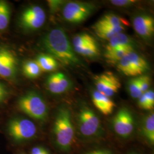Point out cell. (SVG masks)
Returning <instances> with one entry per match:
<instances>
[{
  "label": "cell",
  "mask_w": 154,
  "mask_h": 154,
  "mask_svg": "<svg viewBox=\"0 0 154 154\" xmlns=\"http://www.w3.org/2000/svg\"><path fill=\"white\" fill-rule=\"evenodd\" d=\"M46 86L50 93L55 94L65 93L72 88L71 81L62 72L52 74L48 78Z\"/></svg>",
  "instance_id": "cell-11"
},
{
  "label": "cell",
  "mask_w": 154,
  "mask_h": 154,
  "mask_svg": "<svg viewBox=\"0 0 154 154\" xmlns=\"http://www.w3.org/2000/svg\"><path fill=\"white\" fill-rule=\"evenodd\" d=\"M135 0H112L111 4L117 6H128L135 3Z\"/></svg>",
  "instance_id": "cell-29"
},
{
  "label": "cell",
  "mask_w": 154,
  "mask_h": 154,
  "mask_svg": "<svg viewBox=\"0 0 154 154\" xmlns=\"http://www.w3.org/2000/svg\"><path fill=\"white\" fill-rule=\"evenodd\" d=\"M117 68L126 76L135 77L147 71L149 65L145 59L133 50L117 63Z\"/></svg>",
  "instance_id": "cell-6"
},
{
  "label": "cell",
  "mask_w": 154,
  "mask_h": 154,
  "mask_svg": "<svg viewBox=\"0 0 154 154\" xmlns=\"http://www.w3.org/2000/svg\"><path fill=\"white\" fill-rule=\"evenodd\" d=\"M86 154H112V153L109 150L99 149V150H95V151L90 152Z\"/></svg>",
  "instance_id": "cell-33"
},
{
  "label": "cell",
  "mask_w": 154,
  "mask_h": 154,
  "mask_svg": "<svg viewBox=\"0 0 154 154\" xmlns=\"http://www.w3.org/2000/svg\"><path fill=\"white\" fill-rule=\"evenodd\" d=\"M92 100L95 107L106 116L111 114L116 106L114 102L109 97L97 90L92 93Z\"/></svg>",
  "instance_id": "cell-13"
},
{
  "label": "cell",
  "mask_w": 154,
  "mask_h": 154,
  "mask_svg": "<svg viewBox=\"0 0 154 154\" xmlns=\"http://www.w3.org/2000/svg\"><path fill=\"white\" fill-rule=\"evenodd\" d=\"M138 78L140 90L142 93H144L149 90V87L150 85V78L147 75H142L138 77Z\"/></svg>",
  "instance_id": "cell-28"
},
{
  "label": "cell",
  "mask_w": 154,
  "mask_h": 154,
  "mask_svg": "<svg viewBox=\"0 0 154 154\" xmlns=\"http://www.w3.org/2000/svg\"><path fill=\"white\" fill-rule=\"evenodd\" d=\"M134 50L133 46H125L106 51L105 57L111 63H118L125 55Z\"/></svg>",
  "instance_id": "cell-18"
},
{
  "label": "cell",
  "mask_w": 154,
  "mask_h": 154,
  "mask_svg": "<svg viewBox=\"0 0 154 154\" xmlns=\"http://www.w3.org/2000/svg\"><path fill=\"white\" fill-rule=\"evenodd\" d=\"M46 20L44 9L37 5L31 6L22 13L20 22L22 27L28 30H37L42 27Z\"/></svg>",
  "instance_id": "cell-9"
},
{
  "label": "cell",
  "mask_w": 154,
  "mask_h": 154,
  "mask_svg": "<svg viewBox=\"0 0 154 154\" xmlns=\"http://www.w3.org/2000/svg\"><path fill=\"white\" fill-rule=\"evenodd\" d=\"M35 62L41 71L51 72L58 67V63L54 57L48 54H41L37 58Z\"/></svg>",
  "instance_id": "cell-17"
},
{
  "label": "cell",
  "mask_w": 154,
  "mask_h": 154,
  "mask_svg": "<svg viewBox=\"0 0 154 154\" xmlns=\"http://www.w3.org/2000/svg\"><path fill=\"white\" fill-rule=\"evenodd\" d=\"M8 95V92L5 88L0 83V102L5 99Z\"/></svg>",
  "instance_id": "cell-31"
},
{
  "label": "cell",
  "mask_w": 154,
  "mask_h": 154,
  "mask_svg": "<svg viewBox=\"0 0 154 154\" xmlns=\"http://www.w3.org/2000/svg\"><path fill=\"white\" fill-rule=\"evenodd\" d=\"M128 25L129 23L124 18L110 13L102 17L94 25L97 26L107 27H125Z\"/></svg>",
  "instance_id": "cell-14"
},
{
  "label": "cell",
  "mask_w": 154,
  "mask_h": 154,
  "mask_svg": "<svg viewBox=\"0 0 154 154\" xmlns=\"http://www.w3.org/2000/svg\"><path fill=\"white\" fill-rule=\"evenodd\" d=\"M142 131L144 137L153 145L154 143V114L153 112L149 113L144 118Z\"/></svg>",
  "instance_id": "cell-16"
},
{
  "label": "cell",
  "mask_w": 154,
  "mask_h": 154,
  "mask_svg": "<svg viewBox=\"0 0 154 154\" xmlns=\"http://www.w3.org/2000/svg\"><path fill=\"white\" fill-rule=\"evenodd\" d=\"M94 30L96 34L100 38L109 40L111 37L116 34L121 33L125 27H107V26H97L94 25Z\"/></svg>",
  "instance_id": "cell-19"
},
{
  "label": "cell",
  "mask_w": 154,
  "mask_h": 154,
  "mask_svg": "<svg viewBox=\"0 0 154 154\" xmlns=\"http://www.w3.org/2000/svg\"><path fill=\"white\" fill-rule=\"evenodd\" d=\"M97 91L111 97L116 93L121 88L119 79L111 72H106L95 78Z\"/></svg>",
  "instance_id": "cell-10"
},
{
  "label": "cell",
  "mask_w": 154,
  "mask_h": 154,
  "mask_svg": "<svg viewBox=\"0 0 154 154\" xmlns=\"http://www.w3.org/2000/svg\"><path fill=\"white\" fill-rule=\"evenodd\" d=\"M139 105L143 109L151 110L154 109V93L153 90H148L139 98Z\"/></svg>",
  "instance_id": "cell-23"
},
{
  "label": "cell",
  "mask_w": 154,
  "mask_h": 154,
  "mask_svg": "<svg viewBox=\"0 0 154 154\" xmlns=\"http://www.w3.org/2000/svg\"><path fill=\"white\" fill-rule=\"evenodd\" d=\"M20 110L34 119L43 121L48 116V107L44 99L38 94L29 93L22 96L18 102Z\"/></svg>",
  "instance_id": "cell-3"
},
{
  "label": "cell",
  "mask_w": 154,
  "mask_h": 154,
  "mask_svg": "<svg viewBox=\"0 0 154 154\" xmlns=\"http://www.w3.org/2000/svg\"><path fill=\"white\" fill-rule=\"evenodd\" d=\"M50 9L51 11H55L63 4L62 1H48Z\"/></svg>",
  "instance_id": "cell-30"
},
{
  "label": "cell",
  "mask_w": 154,
  "mask_h": 154,
  "mask_svg": "<svg viewBox=\"0 0 154 154\" xmlns=\"http://www.w3.org/2000/svg\"><path fill=\"white\" fill-rule=\"evenodd\" d=\"M136 154V153H130V154Z\"/></svg>",
  "instance_id": "cell-35"
},
{
  "label": "cell",
  "mask_w": 154,
  "mask_h": 154,
  "mask_svg": "<svg viewBox=\"0 0 154 154\" xmlns=\"http://www.w3.org/2000/svg\"><path fill=\"white\" fill-rule=\"evenodd\" d=\"M16 59V57L8 50L0 49V67L4 65L6 62Z\"/></svg>",
  "instance_id": "cell-27"
},
{
  "label": "cell",
  "mask_w": 154,
  "mask_h": 154,
  "mask_svg": "<svg viewBox=\"0 0 154 154\" xmlns=\"http://www.w3.org/2000/svg\"><path fill=\"white\" fill-rule=\"evenodd\" d=\"M112 127L120 137L129 138L135 128V121L131 112L126 107L119 110L113 119Z\"/></svg>",
  "instance_id": "cell-8"
},
{
  "label": "cell",
  "mask_w": 154,
  "mask_h": 154,
  "mask_svg": "<svg viewBox=\"0 0 154 154\" xmlns=\"http://www.w3.org/2000/svg\"><path fill=\"white\" fill-rule=\"evenodd\" d=\"M17 70L16 59L6 62L0 67V76L4 78H11L13 76Z\"/></svg>",
  "instance_id": "cell-24"
},
{
  "label": "cell",
  "mask_w": 154,
  "mask_h": 154,
  "mask_svg": "<svg viewBox=\"0 0 154 154\" xmlns=\"http://www.w3.org/2000/svg\"><path fill=\"white\" fill-rule=\"evenodd\" d=\"M53 135L55 144L58 149L64 152L70 149L74 138V129L71 112L65 106L61 107L57 112L53 127Z\"/></svg>",
  "instance_id": "cell-2"
},
{
  "label": "cell",
  "mask_w": 154,
  "mask_h": 154,
  "mask_svg": "<svg viewBox=\"0 0 154 154\" xmlns=\"http://www.w3.org/2000/svg\"><path fill=\"white\" fill-rule=\"evenodd\" d=\"M41 70L35 61H26L23 66V72L29 78H35L39 76Z\"/></svg>",
  "instance_id": "cell-22"
},
{
  "label": "cell",
  "mask_w": 154,
  "mask_h": 154,
  "mask_svg": "<svg viewBox=\"0 0 154 154\" xmlns=\"http://www.w3.org/2000/svg\"><path fill=\"white\" fill-rule=\"evenodd\" d=\"M37 131V127L33 122L23 118H13L8 125L9 136L17 143L31 140L35 136Z\"/></svg>",
  "instance_id": "cell-5"
},
{
  "label": "cell",
  "mask_w": 154,
  "mask_h": 154,
  "mask_svg": "<svg viewBox=\"0 0 154 154\" xmlns=\"http://www.w3.org/2000/svg\"><path fill=\"white\" fill-rule=\"evenodd\" d=\"M50 154L49 153V152L46 149L45 151L44 152H42V154Z\"/></svg>",
  "instance_id": "cell-34"
},
{
  "label": "cell",
  "mask_w": 154,
  "mask_h": 154,
  "mask_svg": "<svg viewBox=\"0 0 154 154\" xmlns=\"http://www.w3.org/2000/svg\"><path fill=\"white\" fill-rule=\"evenodd\" d=\"M95 6L88 3L81 2H69L63 9V16L69 22L80 23L90 16Z\"/></svg>",
  "instance_id": "cell-7"
},
{
  "label": "cell",
  "mask_w": 154,
  "mask_h": 154,
  "mask_svg": "<svg viewBox=\"0 0 154 154\" xmlns=\"http://www.w3.org/2000/svg\"><path fill=\"white\" fill-rule=\"evenodd\" d=\"M43 45L51 56L62 63L67 65L80 63L66 33L62 28H55L48 33L43 39Z\"/></svg>",
  "instance_id": "cell-1"
},
{
  "label": "cell",
  "mask_w": 154,
  "mask_h": 154,
  "mask_svg": "<svg viewBox=\"0 0 154 154\" xmlns=\"http://www.w3.org/2000/svg\"><path fill=\"white\" fill-rule=\"evenodd\" d=\"M74 50L80 55L88 57H95L98 55L99 53L98 46L94 38L83 46L82 47L74 49Z\"/></svg>",
  "instance_id": "cell-20"
},
{
  "label": "cell",
  "mask_w": 154,
  "mask_h": 154,
  "mask_svg": "<svg viewBox=\"0 0 154 154\" xmlns=\"http://www.w3.org/2000/svg\"><path fill=\"white\" fill-rule=\"evenodd\" d=\"M94 38L90 35L87 33H83L78 34L75 35L72 41V45L73 49L82 47L85 45L86 44L93 39Z\"/></svg>",
  "instance_id": "cell-25"
},
{
  "label": "cell",
  "mask_w": 154,
  "mask_h": 154,
  "mask_svg": "<svg viewBox=\"0 0 154 154\" xmlns=\"http://www.w3.org/2000/svg\"><path fill=\"white\" fill-rule=\"evenodd\" d=\"M125 46L134 47L131 39L126 34L121 32L116 34L109 40L106 49L107 51Z\"/></svg>",
  "instance_id": "cell-15"
},
{
  "label": "cell",
  "mask_w": 154,
  "mask_h": 154,
  "mask_svg": "<svg viewBox=\"0 0 154 154\" xmlns=\"http://www.w3.org/2000/svg\"><path fill=\"white\" fill-rule=\"evenodd\" d=\"M78 127L81 135L85 138H97L103 133L98 116L87 107H82L78 114Z\"/></svg>",
  "instance_id": "cell-4"
},
{
  "label": "cell",
  "mask_w": 154,
  "mask_h": 154,
  "mask_svg": "<svg viewBox=\"0 0 154 154\" xmlns=\"http://www.w3.org/2000/svg\"><path fill=\"white\" fill-rule=\"evenodd\" d=\"M128 91L131 97L134 99H139L143 94L139 85V78L132 79L128 83Z\"/></svg>",
  "instance_id": "cell-26"
},
{
  "label": "cell",
  "mask_w": 154,
  "mask_h": 154,
  "mask_svg": "<svg viewBox=\"0 0 154 154\" xmlns=\"http://www.w3.org/2000/svg\"><path fill=\"white\" fill-rule=\"evenodd\" d=\"M11 17V10L9 5L0 1V30L5 29L8 26Z\"/></svg>",
  "instance_id": "cell-21"
},
{
  "label": "cell",
  "mask_w": 154,
  "mask_h": 154,
  "mask_svg": "<svg viewBox=\"0 0 154 154\" xmlns=\"http://www.w3.org/2000/svg\"><path fill=\"white\" fill-rule=\"evenodd\" d=\"M133 26L138 35L144 38H148L154 34V18L147 14L139 15L134 18Z\"/></svg>",
  "instance_id": "cell-12"
},
{
  "label": "cell",
  "mask_w": 154,
  "mask_h": 154,
  "mask_svg": "<svg viewBox=\"0 0 154 154\" xmlns=\"http://www.w3.org/2000/svg\"><path fill=\"white\" fill-rule=\"evenodd\" d=\"M45 150L46 149L42 147H35L32 149L30 154H41L42 152H44Z\"/></svg>",
  "instance_id": "cell-32"
}]
</instances>
